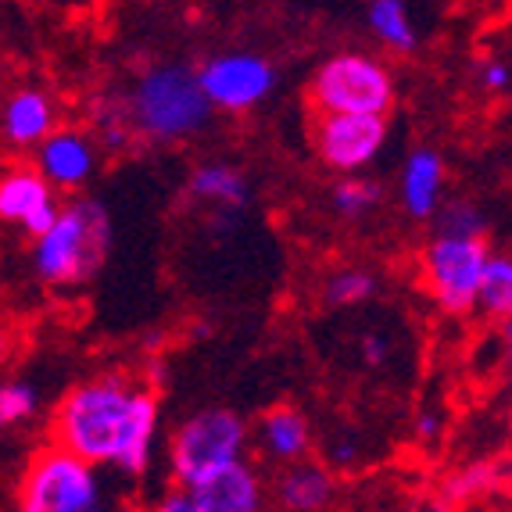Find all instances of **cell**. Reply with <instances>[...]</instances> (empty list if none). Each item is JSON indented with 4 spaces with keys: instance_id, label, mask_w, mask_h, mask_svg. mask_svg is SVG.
<instances>
[{
    "instance_id": "ba28073f",
    "label": "cell",
    "mask_w": 512,
    "mask_h": 512,
    "mask_svg": "<svg viewBox=\"0 0 512 512\" xmlns=\"http://www.w3.org/2000/svg\"><path fill=\"white\" fill-rule=\"evenodd\" d=\"M387 144V115L366 111H316L312 147L326 169L355 176L380 158Z\"/></svg>"
},
{
    "instance_id": "cb8c5ba5",
    "label": "cell",
    "mask_w": 512,
    "mask_h": 512,
    "mask_svg": "<svg viewBox=\"0 0 512 512\" xmlns=\"http://www.w3.org/2000/svg\"><path fill=\"white\" fill-rule=\"evenodd\" d=\"M484 212L473 201L459 197L441 205V212L434 215V233H455V237H484Z\"/></svg>"
},
{
    "instance_id": "603a6c76",
    "label": "cell",
    "mask_w": 512,
    "mask_h": 512,
    "mask_svg": "<svg viewBox=\"0 0 512 512\" xmlns=\"http://www.w3.org/2000/svg\"><path fill=\"white\" fill-rule=\"evenodd\" d=\"M36 412H40V391L29 380H11L0 387V423L4 427L33 423Z\"/></svg>"
},
{
    "instance_id": "d6986e66",
    "label": "cell",
    "mask_w": 512,
    "mask_h": 512,
    "mask_svg": "<svg viewBox=\"0 0 512 512\" xmlns=\"http://www.w3.org/2000/svg\"><path fill=\"white\" fill-rule=\"evenodd\" d=\"M477 308L491 323H509L512 319V255H505V251L491 255Z\"/></svg>"
},
{
    "instance_id": "f546056e",
    "label": "cell",
    "mask_w": 512,
    "mask_h": 512,
    "mask_svg": "<svg viewBox=\"0 0 512 512\" xmlns=\"http://www.w3.org/2000/svg\"><path fill=\"white\" fill-rule=\"evenodd\" d=\"M498 351H502V359L512 362V319L509 323H498Z\"/></svg>"
},
{
    "instance_id": "7402d4cb",
    "label": "cell",
    "mask_w": 512,
    "mask_h": 512,
    "mask_svg": "<svg viewBox=\"0 0 512 512\" xmlns=\"http://www.w3.org/2000/svg\"><path fill=\"white\" fill-rule=\"evenodd\" d=\"M509 462L502 459V462H477V466H466V470H459L444 484V498H448V502H466V498H477V495H484V491H495V487L502 484V473Z\"/></svg>"
},
{
    "instance_id": "8fae6325",
    "label": "cell",
    "mask_w": 512,
    "mask_h": 512,
    "mask_svg": "<svg viewBox=\"0 0 512 512\" xmlns=\"http://www.w3.org/2000/svg\"><path fill=\"white\" fill-rule=\"evenodd\" d=\"M197 512H258L265 505V480L248 459L226 462L190 484Z\"/></svg>"
},
{
    "instance_id": "9a60e30c",
    "label": "cell",
    "mask_w": 512,
    "mask_h": 512,
    "mask_svg": "<svg viewBox=\"0 0 512 512\" xmlns=\"http://www.w3.org/2000/svg\"><path fill=\"white\" fill-rule=\"evenodd\" d=\"M273 498L280 509L291 512H319L330 509L333 498H337V480L326 462H291L283 466L280 477H276Z\"/></svg>"
},
{
    "instance_id": "e0dca14e",
    "label": "cell",
    "mask_w": 512,
    "mask_h": 512,
    "mask_svg": "<svg viewBox=\"0 0 512 512\" xmlns=\"http://www.w3.org/2000/svg\"><path fill=\"white\" fill-rule=\"evenodd\" d=\"M187 190L194 201L212 205V212H219V208H237V212H244V205H248V197H251L248 176L230 162L197 165V169L190 172Z\"/></svg>"
},
{
    "instance_id": "30bf717a",
    "label": "cell",
    "mask_w": 512,
    "mask_h": 512,
    "mask_svg": "<svg viewBox=\"0 0 512 512\" xmlns=\"http://www.w3.org/2000/svg\"><path fill=\"white\" fill-rule=\"evenodd\" d=\"M61 190L33 165H11L0 176V219L18 226L29 240L43 237L61 215Z\"/></svg>"
},
{
    "instance_id": "7a4b0ae2",
    "label": "cell",
    "mask_w": 512,
    "mask_h": 512,
    "mask_svg": "<svg viewBox=\"0 0 512 512\" xmlns=\"http://www.w3.org/2000/svg\"><path fill=\"white\" fill-rule=\"evenodd\" d=\"M111 248L108 208L94 197H72L58 222L33 240V273L47 287H79L94 280Z\"/></svg>"
},
{
    "instance_id": "8992f818",
    "label": "cell",
    "mask_w": 512,
    "mask_h": 512,
    "mask_svg": "<svg viewBox=\"0 0 512 512\" xmlns=\"http://www.w3.org/2000/svg\"><path fill=\"white\" fill-rule=\"evenodd\" d=\"M308 104L316 111H366L391 115L398 104V83L391 69L373 54L341 51L326 58L308 83Z\"/></svg>"
},
{
    "instance_id": "4fadbf2b",
    "label": "cell",
    "mask_w": 512,
    "mask_h": 512,
    "mask_svg": "<svg viewBox=\"0 0 512 512\" xmlns=\"http://www.w3.org/2000/svg\"><path fill=\"white\" fill-rule=\"evenodd\" d=\"M444 183H448V169L444 158L434 147H416L402 162L398 172V201L402 212L412 222H430L444 205Z\"/></svg>"
},
{
    "instance_id": "9c48e42d",
    "label": "cell",
    "mask_w": 512,
    "mask_h": 512,
    "mask_svg": "<svg viewBox=\"0 0 512 512\" xmlns=\"http://www.w3.org/2000/svg\"><path fill=\"white\" fill-rule=\"evenodd\" d=\"M201 86H205L208 101L219 111H251L258 104H265L276 90V69L273 61L251 51H230L208 58L201 69Z\"/></svg>"
},
{
    "instance_id": "44dd1931",
    "label": "cell",
    "mask_w": 512,
    "mask_h": 512,
    "mask_svg": "<svg viewBox=\"0 0 512 512\" xmlns=\"http://www.w3.org/2000/svg\"><path fill=\"white\" fill-rule=\"evenodd\" d=\"M380 201H384V190H380V183L355 180V176H348V180H341V183H333V190H330V205H333V212L341 215V219H366L369 212H376V208H380Z\"/></svg>"
},
{
    "instance_id": "f1b7e54d",
    "label": "cell",
    "mask_w": 512,
    "mask_h": 512,
    "mask_svg": "<svg viewBox=\"0 0 512 512\" xmlns=\"http://www.w3.org/2000/svg\"><path fill=\"white\" fill-rule=\"evenodd\" d=\"M158 509L162 512H197L194 495H190V487H183V484H176L172 491H165L162 502H158Z\"/></svg>"
},
{
    "instance_id": "4316f807",
    "label": "cell",
    "mask_w": 512,
    "mask_h": 512,
    "mask_svg": "<svg viewBox=\"0 0 512 512\" xmlns=\"http://www.w3.org/2000/svg\"><path fill=\"white\" fill-rule=\"evenodd\" d=\"M477 79L487 94H502V90H509V83H512V69L498 58H480L477 61Z\"/></svg>"
},
{
    "instance_id": "3957f363",
    "label": "cell",
    "mask_w": 512,
    "mask_h": 512,
    "mask_svg": "<svg viewBox=\"0 0 512 512\" xmlns=\"http://www.w3.org/2000/svg\"><path fill=\"white\" fill-rule=\"evenodd\" d=\"M215 104L201 76L187 65H158L137 79L129 94V122L151 144H180L208 126Z\"/></svg>"
},
{
    "instance_id": "ac0fdd59",
    "label": "cell",
    "mask_w": 512,
    "mask_h": 512,
    "mask_svg": "<svg viewBox=\"0 0 512 512\" xmlns=\"http://www.w3.org/2000/svg\"><path fill=\"white\" fill-rule=\"evenodd\" d=\"M366 26L376 36L380 47L394 54H416L419 51V33L416 22L409 15L405 0H369L366 4Z\"/></svg>"
},
{
    "instance_id": "7c38bea8",
    "label": "cell",
    "mask_w": 512,
    "mask_h": 512,
    "mask_svg": "<svg viewBox=\"0 0 512 512\" xmlns=\"http://www.w3.org/2000/svg\"><path fill=\"white\" fill-rule=\"evenodd\" d=\"M33 154H36V169L61 194H79L97 172V144L86 133H79V129H54Z\"/></svg>"
},
{
    "instance_id": "2e32d148",
    "label": "cell",
    "mask_w": 512,
    "mask_h": 512,
    "mask_svg": "<svg viewBox=\"0 0 512 512\" xmlns=\"http://www.w3.org/2000/svg\"><path fill=\"white\" fill-rule=\"evenodd\" d=\"M258 444L269 462L291 466V462L308 459L312 452V423L294 405H273L258 419Z\"/></svg>"
},
{
    "instance_id": "5bb4252c",
    "label": "cell",
    "mask_w": 512,
    "mask_h": 512,
    "mask_svg": "<svg viewBox=\"0 0 512 512\" xmlns=\"http://www.w3.org/2000/svg\"><path fill=\"white\" fill-rule=\"evenodd\" d=\"M0 129H4L11 151H36L58 129V108H54L51 94H43L36 86H18L4 101Z\"/></svg>"
},
{
    "instance_id": "484cf974",
    "label": "cell",
    "mask_w": 512,
    "mask_h": 512,
    "mask_svg": "<svg viewBox=\"0 0 512 512\" xmlns=\"http://www.w3.org/2000/svg\"><path fill=\"white\" fill-rule=\"evenodd\" d=\"M391 351H394L391 333H384V330H366L359 337V355H362V362H366V366L380 369L387 359H391Z\"/></svg>"
},
{
    "instance_id": "52a82bcc",
    "label": "cell",
    "mask_w": 512,
    "mask_h": 512,
    "mask_svg": "<svg viewBox=\"0 0 512 512\" xmlns=\"http://www.w3.org/2000/svg\"><path fill=\"white\" fill-rule=\"evenodd\" d=\"M248 423L233 409H205L183 419L169 437V473L176 484L190 487L226 462L248 452Z\"/></svg>"
},
{
    "instance_id": "5b68a950",
    "label": "cell",
    "mask_w": 512,
    "mask_h": 512,
    "mask_svg": "<svg viewBox=\"0 0 512 512\" xmlns=\"http://www.w3.org/2000/svg\"><path fill=\"white\" fill-rule=\"evenodd\" d=\"M495 251L484 237H455V233H434L419 255V276L430 301L444 316H470L480 305L487 262Z\"/></svg>"
},
{
    "instance_id": "83f0119b",
    "label": "cell",
    "mask_w": 512,
    "mask_h": 512,
    "mask_svg": "<svg viewBox=\"0 0 512 512\" xmlns=\"http://www.w3.org/2000/svg\"><path fill=\"white\" fill-rule=\"evenodd\" d=\"M412 434H416V441L419 444H434L437 437L444 434V419H441V412H434V409H423L416 416V423H412Z\"/></svg>"
},
{
    "instance_id": "d4e9b609",
    "label": "cell",
    "mask_w": 512,
    "mask_h": 512,
    "mask_svg": "<svg viewBox=\"0 0 512 512\" xmlns=\"http://www.w3.org/2000/svg\"><path fill=\"white\" fill-rule=\"evenodd\" d=\"M362 462H366V444H362L359 434H333L330 448H326V466L333 473H351L359 470Z\"/></svg>"
},
{
    "instance_id": "277c9868",
    "label": "cell",
    "mask_w": 512,
    "mask_h": 512,
    "mask_svg": "<svg viewBox=\"0 0 512 512\" xmlns=\"http://www.w3.org/2000/svg\"><path fill=\"white\" fill-rule=\"evenodd\" d=\"M97 470L101 466L51 437L29 455L15 484V505L22 512H101L108 498Z\"/></svg>"
},
{
    "instance_id": "6da1fadb",
    "label": "cell",
    "mask_w": 512,
    "mask_h": 512,
    "mask_svg": "<svg viewBox=\"0 0 512 512\" xmlns=\"http://www.w3.org/2000/svg\"><path fill=\"white\" fill-rule=\"evenodd\" d=\"M158 394L119 373L90 376L72 387L51 416V437L94 466L126 477L147 473L158 448Z\"/></svg>"
},
{
    "instance_id": "ffe728a7",
    "label": "cell",
    "mask_w": 512,
    "mask_h": 512,
    "mask_svg": "<svg viewBox=\"0 0 512 512\" xmlns=\"http://www.w3.org/2000/svg\"><path fill=\"white\" fill-rule=\"evenodd\" d=\"M376 287H380V283H376V276L369 273V269L348 265V269H337V273L326 276L323 301L330 308H359L376 298Z\"/></svg>"
},
{
    "instance_id": "4dcf8cb0",
    "label": "cell",
    "mask_w": 512,
    "mask_h": 512,
    "mask_svg": "<svg viewBox=\"0 0 512 512\" xmlns=\"http://www.w3.org/2000/svg\"><path fill=\"white\" fill-rule=\"evenodd\" d=\"M509 402H512V373H509Z\"/></svg>"
}]
</instances>
